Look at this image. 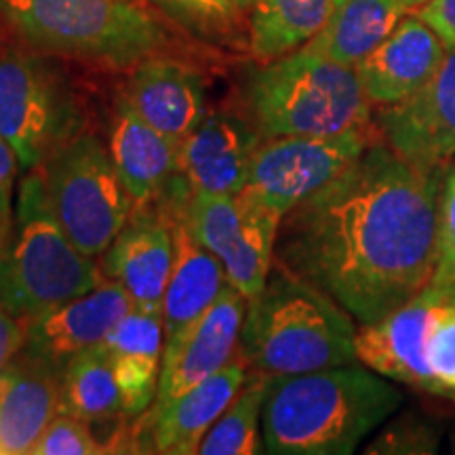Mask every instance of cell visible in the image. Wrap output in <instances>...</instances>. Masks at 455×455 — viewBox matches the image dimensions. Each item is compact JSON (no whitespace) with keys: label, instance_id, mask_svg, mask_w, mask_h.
I'll list each match as a JSON object with an SVG mask.
<instances>
[{"label":"cell","instance_id":"cell-1","mask_svg":"<svg viewBox=\"0 0 455 455\" xmlns=\"http://www.w3.org/2000/svg\"><path fill=\"white\" fill-rule=\"evenodd\" d=\"M447 167L407 161L378 138L284 213L275 264L327 293L356 325L375 323L435 278Z\"/></svg>","mask_w":455,"mask_h":455},{"label":"cell","instance_id":"cell-2","mask_svg":"<svg viewBox=\"0 0 455 455\" xmlns=\"http://www.w3.org/2000/svg\"><path fill=\"white\" fill-rule=\"evenodd\" d=\"M401 403L392 379L358 361L270 378L261 413L266 453L350 455Z\"/></svg>","mask_w":455,"mask_h":455},{"label":"cell","instance_id":"cell-3","mask_svg":"<svg viewBox=\"0 0 455 455\" xmlns=\"http://www.w3.org/2000/svg\"><path fill=\"white\" fill-rule=\"evenodd\" d=\"M356 321L338 301L275 264L247 301L238 356L266 378L356 363Z\"/></svg>","mask_w":455,"mask_h":455},{"label":"cell","instance_id":"cell-4","mask_svg":"<svg viewBox=\"0 0 455 455\" xmlns=\"http://www.w3.org/2000/svg\"><path fill=\"white\" fill-rule=\"evenodd\" d=\"M249 116L261 138L338 135L373 124L356 68L339 64L310 44L266 61L249 74Z\"/></svg>","mask_w":455,"mask_h":455},{"label":"cell","instance_id":"cell-5","mask_svg":"<svg viewBox=\"0 0 455 455\" xmlns=\"http://www.w3.org/2000/svg\"><path fill=\"white\" fill-rule=\"evenodd\" d=\"M104 283V270L70 241L44 190L41 169L24 173L13 226L0 249V306L34 318Z\"/></svg>","mask_w":455,"mask_h":455},{"label":"cell","instance_id":"cell-6","mask_svg":"<svg viewBox=\"0 0 455 455\" xmlns=\"http://www.w3.org/2000/svg\"><path fill=\"white\" fill-rule=\"evenodd\" d=\"M0 17L28 47L133 68L163 47L158 21L131 0H0Z\"/></svg>","mask_w":455,"mask_h":455},{"label":"cell","instance_id":"cell-7","mask_svg":"<svg viewBox=\"0 0 455 455\" xmlns=\"http://www.w3.org/2000/svg\"><path fill=\"white\" fill-rule=\"evenodd\" d=\"M38 169L66 235L84 255L101 258L135 207L108 146L95 133L81 131Z\"/></svg>","mask_w":455,"mask_h":455},{"label":"cell","instance_id":"cell-8","mask_svg":"<svg viewBox=\"0 0 455 455\" xmlns=\"http://www.w3.org/2000/svg\"><path fill=\"white\" fill-rule=\"evenodd\" d=\"M83 110L61 72L41 51L0 47V138L28 173L81 133Z\"/></svg>","mask_w":455,"mask_h":455},{"label":"cell","instance_id":"cell-9","mask_svg":"<svg viewBox=\"0 0 455 455\" xmlns=\"http://www.w3.org/2000/svg\"><path fill=\"white\" fill-rule=\"evenodd\" d=\"M164 195L196 241L224 266L226 281L251 299L264 289L272 266L281 220L241 195L186 192L171 181Z\"/></svg>","mask_w":455,"mask_h":455},{"label":"cell","instance_id":"cell-10","mask_svg":"<svg viewBox=\"0 0 455 455\" xmlns=\"http://www.w3.org/2000/svg\"><path fill=\"white\" fill-rule=\"evenodd\" d=\"M378 138L375 124L338 135L264 138L241 195L283 220L289 209L329 184Z\"/></svg>","mask_w":455,"mask_h":455},{"label":"cell","instance_id":"cell-11","mask_svg":"<svg viewBox=\"0 0 455 455\" xmlns=\"http://www.w3.org/2000/svg\"><path fill=\"white\" fill-rule=\"evenodd\" d=\"M375 131L396 155L441 167L455 161V47L413 98L379 108Z\"/></svg>","mask_w":455,"mask_h":455},{"label":"cell","instance_id":"cell-12","mask_svg":"<svg viewBox=\"0 0 455 455\" xmlns=\"http://www.w3.org/2000/svg\"><path fill=\"white\" fill-rule=\"evenodd\" d=\"M131 306L123 284L108 278L91 291L28 318L21 350L64 371L74 356L104 344Z\"/></svg>","mask_w":455,"mask_h":455},{"label":"cell","instance_id":"cell-13","mask_svg":"<svg viewBox=\"0 0 455 455\" xmlns=\"http://www.w3.org/2000/svg\"><path fill=\"white\" fill-rule=\"evenodd\" d=\"M261 140L259 131L236 114H207L180 144L175 181L186 192L238 195Z\"/></svg>","mask_w":455,"mask_h":455},{"label":"cell","instance_id":"cell-14","mask_svg":"<svg viewBox=\"0 0 455 455\" xmlns=\"http://www.w3.org/2000/svg\"><path fill=\"white\" fill-rule=\"evenodd\" d=\"M173 226L167 207L140 204L108 251L101 255L106 278L121 283L135 308L163 312V298L173 266Z\"/></svg>","mask_w":455,"mask_h":455},{"label":"cell","instance_id":"cell-15","mask_svg":"<svg viewBox=\"0 0 455 455\" xmlns=\"http://www.w3.org/2000/svg\"><path fill=\"white\" fill-rule=\"evenodd\" d=\"M447 51L439 34L409 11L388 38L355 66L369 104L388 108L413 98L435 76Z\"/></svg>","mask_w":455,"mask_h":455},{"label":"cell","instance_id":"cell-16","mask_svg":"<svg viewBox=\"0 0 455 455\" xmlns=\"http://www.w3.org/2000/svg\"><path fill=\"white\" fill-rule=\"evenodd\" d=\"M441 283L430 281L418 295L369 325H358L356 361L395 384L435 396L424 363V333Z\"/></svg>","mask_w":455,"mask_h":455},{"label":"cell","instance_id":"cell-17","mask_svg":"<svg viewBox=\"0 0 455 455\" xmlns=\"http://www.w3.org/2000/svg\"><path fill=\"white\" fill-rule=\"evenodd\" d=\"M169 213L175 253L167 291L163 298V365L178 355L188 335L195 331L228 283L220 259L196 241L186 221L173 209H169Z\"/></svg>","mask_w":455,"mask_h":455},{"label":"cell","instance_id":"cell-18","mask_svg":"<svg viewBox=\"0 0 455 455\" xmlns=\"http://www.w3.org/2000/svg\"><path fill=\"white\" fill-rule=\"evenodd\" d=\"M247 301L230 283L224 284L220 298L201 318L195 331L188 335L178 355L161 367L156 398L148 411L167 405L192 386L212 378L236 356Z\"/></svg>","mask_w":455,"mask_h":455},{"label":"cell","instance_id":"cell-19","mask_svg":"<svg viewBox=\"0 0 455 455\" xmlns=\"http://www.w3.org/2000/svg\"><path fill=\"white\" fill-rule=\"evenodd\" d=\"M64 371L21 350L0 369V455L32 453L61 413Z\"/></svg>","mask_w":455,"mask_h":455},{"label":"cell","instance_id":"cell-20","mask_svg":"<svg viewBox=\"0 0 455 455\" xmlns=\"http://www.w3.org/2000/svg\"><path fill=\"white\" fill-rule=\"evenodd\" d=\"M247 378V363L236 352V356L212 378L192 386L161 409L141 415L148 435V451L169 455L198 453L207 432L235 401Z\"/></svg>","mask_w":455,"mask_h":455},{"label":"cell","instance_id":"cell-21","mask_svg":"<svg viewBox=\"0 0 455 455\" xmlns=\"http://www.w3.org/2000/svg\"><path fill=\"white\" fill-rule=\"evenodd\" d=\"M124 98L178 148L209 114L201 74L180 61L158 57H148L135 66Z\"/></svg>","mask_w":455,"mask_h":455},{"label":"cell","instance_id":"cell-22","mask_svg":"<svg viewBox=\"0 0 455 455\" xmlns=\"http://www.w3.org/2000/svg\"><path fill=\"white\" fill-rule=\"evenodd\" d=\"M108 150L135 207L161 198L178 173L180 148L121 95L114 106Z\"/></svg>","mask_w":455,"mask_h":455},{"label":"cell","instance_id":"cell-23","mask_svg":"<svg viewBox=\"0 0 455 455\" xmlns=\"http://www.w3.org/2000/svg\"><path fill=\"white\" fill-rule=\"evenodd\" d=\"M104 346L110 352L114 375L123 398V413L141 418L155 403L158 392L164 348L163 312L131 310L121 318Z\"/></svg>","mask_w":455,"mask_h":455},{"label":"cell","instance_id":"cell-24","mask_svg":"<svg viewBox=\"0 0 455 455\" xmlns=\"http://www.w3.org/2000/svg\"><path fill=\"white\" fill-rule=\"evenodd\" d=\"M407 13L403 0H338L327 26L308 44L355 68L388 38Z\"/></svg>","mask_w":455,"mask_h":455},{"label":"cell","instance_id":"cell-25","mask_svg":"<svg viewBox=\"0 0 455 455\" xmlns=\"http://www.w3.org/2000/svg\"><path fill=\"white\" fill-rule=\"evenodd\" d=\"M338 0H253L249 47L261 61H275L308 44L327 26Z\"/></svg>","mask_w":455,"mask_h":455},{"label":"cell","instance_id":"cell-26","mask_svg":"<svg viewBox=\"0 0 455 455\" xmlns=\"http://www.w3.org/2000/svg\"><path fill=\"white\" fill-rule=\"evenodd\" d=\"M61 413H70L89 424L110 422L124 415L112 356L104 344L81 352L66 365Z\"/></svg>","mask_w":455,"mask_h":455},{"label":"cell","instance_id":"cell-27","mask_svg":"<svg viewBox=\"0 0 455 455\" xmlns=\"http://www.w3.org/2000/svg\"><path fill=\"white\" fill-rule=\"evenodd\" d=\"M268 382L270 378L266 375L249 371L247 382L207 432L198 453L258 455L266 451L264 435H261V413H264Z\"/></svg>","mask_w":455,"mask_h":455},{"label":"cell","instance_id":"cell-28","mask_svg":"<svg viewBox=\"0 0 455 455\" xmlns=\"http://www.w3.org/2000/svg\"><path fill=\"white\" fill-rule=\"evenodd\" d=\"M422 355L435 382V396L455 403V284L451 283H441L426 323Z\"/></svg>","mask_w":455,"mask_h":455},{"label":"cell","instance_id":"cell-29","mask_svg":"<svg viewBox=\"0 0 455 455\" xmlns=\"http://www.w3.org/2000/svg\"><path fill=\"white\" fill-rule=\"evenodd\" d=\"M112 449L100 443L91 424L70 413H60L38 439L32 455H98Z\"/></svg>","mask_w":455,"mask_h":455},{"label":"cell","instance_id":"cell-30","mask_svg":"<svg viewBox=\"0 0 455 455\" xmlns=\"http://www.w3.org/2000/svg\"><path fill=\"white\" fill-rule=\"evenodd\" d=\"M181 24L198 32H221L235 20L238 9L232 0H158Z\"/></svg>","mask_w":455,"mask_h":455},{"label":"cell","instance_id":"cell-31","mask_svg":"<svg viewBox=\"0 0 455 455\" xmlns=\"http://www.w3.org/2000/svg\"><path fill=\"white\" fill-rule=\"evenodd\" d=\"M432 281L455 284V163L445 171L439 204V255Z\"/></svg>","mask_w":455,"mask_h":455},{"label":"cell","instance_id":"cell-32","mask_svg":"<svg viewBox=\"0 0 455 455\" xmlns=\"http://www.w3.org/2000/svg\"><path fill=\"white\" fill-rule=\"evenodd\" d=\"M371 453H435L439 451V432L426 424L395 426L375 445Z\"/></svg>","mask_w":455,"mask_h":455},{"label":"cell","instance_id":"cell-33","mask_svg":"<svg viewBox=\"0 0 455 455\" xmlns=\"http://www.w3.org/2000/svg\"><path fill=\"white\" fill-rule=\"evenodd\" d=\"M20 169L15 150L0 138V249L7 243L13 226V181Z\"/></svg>","mask_w":455,"mask_h":455},{"label":"cell","instance_id":"cell-34","mask_svg":"<svg viewBox=\"0 0 455 455\" xmlns=\"http://www.w3.org/2000/svg\"><path fill=\"white\" fill-rule=\"evenodd\" d=\"M413 13L439 34L447 49L455 47V0H428Z\"/></svg>","mask_w":455,"mask_h":455},{"label":"cell","instance_id":"cell-35","mask_svg":"<svg viewBox=\"0 0 455 455\" xmlns=\"http://www.w3.org/2000/svg\"><path fill=\"white\" fill-rule=\"evenodd\" d=\"M26 321L0 306V369L24 348Z\"/></svg>","mask_w":455,"mask_h":455},{"label":"cell","instance_id":"cell-36","mask_svg":"<svg viewBox=\"0 0 455 455\" xmlns=\"http://www.w3.org/2000/svg\"><path fill=\"white\" fill-rule=\"evenodd\" d=\"M424 3H428V0H403V4H405L409 11H415L418 7H422Z\"/></svg>","mask_w":455,"mask_h":455},{"label":"cell","instance_id":"cell-37","mask_svg":"<svg viewBox=\"0 0 455 455\" xmlns=\"http://www.w3.org/2000/svg\"><path fill=\"white\" fill-rule=\"evenodd\" d=\"M232 3H235L236 7L241 9V7H247V4H249V7H251V3H253V0H232Z\"/></svg>","mask_w":455,"mask_h":455},{"label":"cell","instance_id":"cell-38","mask_svg":"<svg viewBox=\"0 0 455 455\" xmlns=\"http://www.w3.org/2000/svg\"><path fill=\"white\" fill-rule=\"evenodd\" d=\"M0 47H3V38H0Z\"/></svg>","mask_w":455,"mask_h":455}]
</instances>
